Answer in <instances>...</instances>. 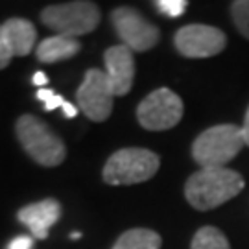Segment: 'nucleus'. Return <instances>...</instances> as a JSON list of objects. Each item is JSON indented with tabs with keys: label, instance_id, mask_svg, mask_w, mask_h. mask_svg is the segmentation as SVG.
I'll return each mask as SVG.
<instances>
[{
	"label": "nucleus",
	"instance_id": "obj_15",
	"mask_svg": "<svg viewBox=\"0 0 249 249\" xmlns=\"http://www.w3.org/2000/svg\"><path fill=\"white\" fill-rule=\"evenodd\" d=\"M190 249H231V246L220 229L207 225V227L197 229L192 238Z\"/></svg>",
	"mask_w": 249,
	"mask_h": 249
},
{
	"label": "nucleus",
	"instance_id": "obj_6",
	"mask_svg": "<svg viewBox=\"0 0 249 249\" xmlns=\"http://www.w3.org/2000/svg\"><path fill=\"white\" fill-rule=\"evenodd\" d=\"M137 118L148 131H166L183 118V102L174 90L160 87L139 104Z\"/></svg>",
	"mask_w": 249,
	"mask_h": 249
},
{
	"label": "nucleus",
	"instance_id": "obj_11",
	"mask_svg": "<svg viewBox=\"0 0 249 249\" xmlns=\"http://www.w3.org/2000/svg\"><path fill=\"white\" fill-rule=\"evenodd\" d=\"M63 209L61 203L53 197L48 199H41L36 203H30L26 207H22L17 213V218L20 223H24L32 236L37 240H46L52 225L57 223V220L61 218Z\"/></svg>",
	"mask_w": 249,
	"mask_h": 249
},
{
	"label": "nucleus",
	"instance_id": "obj_5",
	"mask_svg": "<svg viewBox=\"0 0 249 249\" xmlns=\"http://www.w3.org/2000/svg\"><path fill=\"white\" fill-rule=\"evenodd\" d=\"M41 22L57 36L78 39L96 30L100 24V8L94 2L85 0L52 4L41 11Z\"/></svg>",
	"mask_w": 249,
	"mask_h": 249
},
{
	"label": "nucleus",
	"instance_id": "obj_23",
	"mask_svg": "<svg viewBox=\"0 0 249 249\" xmlns=\"http://www.w3.org/2000/svg\"><path fill=\"white\" fill-rule=\"evenodd\" d=\"M63 109H65V116H67V118H74V116L78 115V109L72 106L71 102H67V104L63 106Z\"/></svg>",
	"mask_w": 249,
	"mask_h": 249
},
{
	"label": "nucleus",
	"instance_id": "obj_14",
	"mask_svg": "<svg viewBox=\"0 0 249 249\" xmlns=\"http://www.w3.org/2000/svg\"><path fill=\"white\" fill-rule=\"evenodd\" d=\"M162 238L151 229L135 227L120 234L111 249H160Z\"/></svg>",
	"mask_w": 249,
	"mask_h": 249
},
{
	"label": "nucleus",
	"instance_id": "obj_10",
	"mask_svg": "<svg viewBox=\"0 0 249 249\" xmlns=\"http://www.w3.org/2000/svg\"><path fill=\"white\" fill-rule=\"evenodd\" d=\"M107 80L113 87L115 96H125L135 80V59L133 52L124 45L107 48L104 53Z\"/></svg>",
	"mask_w": 249,
	"mask_h": 249
},
{
	"label": "nucleus",
	"instance_id": "obj_22",
	"mask_svg": "<svg viewBox=\"0 0 249 249\" xmlns=\"http://www.w3.org/2000/svg\"><path fill=\"white\" fill-rule=\"evenodd\" d=\"M240 127H242V133H244V141L249 146V107L248 111H246V116H244V125H240Z\"/></svg>",
	"mask_w": 249,
	"mask_h": 249
},
{
	"label": "nucleus",
	"instance_id": "obj_20",
	"mask_svg": "<svg viewBox=\"0 0 249 249\" xmlns=\"http://www.w3.org/2000/svg\"><path fill=\"white\" fill-rule=\"evenodd\" d=\"M8 249H34V238H32V236H26V234L15 236V238L8 244Z\"/></svg>",
	"mask_w": 249,
	"mask_h": 249
},
{
	"label": "nucleus",
	"instance_id": "obj_18",
	"mask_svg": "<svg viewBox=\"0 0 249 249\" xmlns=\"http://www.w3.org/2000/svg\"><path fill=\"white\" fill-rule=\"evenodd\" d=\"M36 96H37V100H41V102L45 104L46 111H53V109L63 107L67 104V100L63 98L61 94H55V92L50 89H39Z\"/></svg>",
	"mask_w": 249,
	"mask_h": 249
},
{
	"label": "nucleus",
	"instance_id": "obj_12",
	"mask_svg": "<svg viewBox=\"0 0 249 249\" xmlns=\"http://www.w3.org/2000/svg\"><path fill=\"white\" fill-rule=\"evenodd\" d=\"M2 30H4V36L11 46L13 55L24 57L30 52H34V48H37V30L34 26V22H30L28 18H8L2 24Z\"/></svg>",
	"mask_w": 249,
	"mask_h": 249
},
{
	"label": "nucleus",
	"instance_id": "obj_16",
	"mask_svg": "<svg viewBox=\"0 0 249 249\" xmlns=\"http://www.w3.org/2000/svg\"><path fill=\"white\" fill-rule=\"evenodd\" d=\"M231 15L242 36L249 39V0H236L231 4Z\"/></svg>",
	"mask_w": 249,
	"mask_h": 249
},
{
	"label": "nucleus",
	"instance_id": "obj_4",
	"mask_svg": "<svg viewBox=\"0 0 249 249\" xmlns=\"http://www.w3.org/2000/svg\"><path fill=\"white\" fill-rule=\"evenodd\" d=\"M160 166L157 153L146 148H124L107 159L102 178L111 187L137 185L151 179Z\"/></svg>",
	"mask_w": 249,
	"mask_h": 249
},
{
	"label": "nucleus",
	"instance_id": "obj_8",
	"mask_svg": "<svg viewBox=\"0 0 249 249\" xmlns=\"http://www.w3.org/2000/svg\"><path fill=\"white\" fill-rule=\"evenodd\" d=\"M115 92L107 80L106 71L89 69L76 92V102L80 111L92 122H104L113 111Z\"/></svg>",
	"mask_w": 249,
	"mask_h": 249
},
{
	"label": "nucleus",
	"instance_id": "obj_17",
	"mask_svg": "<svg viewBox=\"0 0 249 249\" xmlns=\"http://www.w3.org/2000/svg\"><path fill=\"white\" fill-rule=\"evenodd\" d=\"M155 6L159 9L162 15H166V17H181L183 13H185V9H187V0H159V2H155Z\"/></svg>",
	"mask_w": 249,
	"mask_h": 249
},
{
	"label": "nucleus",
	"instance_id": "obj_9",
	"mask_svg": "<svg viewBox=\"0 0 249 249\" xmlns=\"http://www.w3.org/2000/svg\"><path fill=\"white\" fill-rule=\"evenodd\" d=\"M174 45L181 55L201 59L223 52L227 45V37L222 30L209 24H188L178 30L174 37Z\"/></svg>",
	"mask_w": 249,
	"mask_h": 249
},
{
	"label": "nucleus",
	"instance_id": "obj_2",
	"mask_svg": "<svg viewBox=\"0 0 249 249\" xmlns=\"http://www.w3.org/2000/svg\"><path fill=\"white\" fill-rule=\"evenodd\" d=\"M246 146L240 125L220 124L205 129L192 144V157L201 168H225Z\"/></svg>",
	"mask_w": 249,
	"mask_h": 249
},
{
	"label": "nucleus",
	"instance_id": "obj_7",
	"mask_svg": "<svg viewBox=\"0 0 249 249\" xmlns=\"http://www.w3.org/2000/svg\"><path fill=\"white\" fill-rule=\"evenodd\" d=\"M111 20L115 26L116 36L120 37L122 45L127 46L131 52H148L159 43L160 32L153 26L141 11L127 6L113 9Z\"/></svg>",
	"mask_w": 249,
	"mask_h": 249
},
{
	"label": "nucleus",
	"instance_id": "obj_24",
	"mask_svg": "<svg viewBox=\"0 0 249 249\" xmlns=\"http://www.w3.org/2000/svg\"><path fill=\"white\" fill-rule=\"evenodd\" d=\"M80 236H81V232H72L71 234V238H74V240H78Z\"/></svg>",
	"mask_w": 249,
	"mask_h": 249
},
{
	"label": "nucleus",
	"instance_id": "obj_21",
	"mask_svg": "<svg viewBox=\"0 0 249 249\" xmlns=\"http://www.w3.org/2000/svg\"><path fill=\"white\" fill-rule=\"evenodd\" d=\"M32 83H36L37 87H45L46 83H48V78H46L45 72H36V74H34V80H32Z\"/></svg>",
	"mask_w": 249,
	"mask_h": 249
},
{
	"label": "nucleus",
	"instance_id": "obj_1",
	"mask_svg": "<svg viewBox=\"0 0 249 249\" xmlns=\"http://www.w3.org/2000/svg\"><path fill=\"white\" fill-rule=\"evenodd\" d=\"M244 187V178L234 170L201 168L188 178L185 197L197 211H211L238 196Z\"/></svg>",
	"mask_w": 249,
	"mask_h": 249
},
{
	"label": "nucleus",
	"instance_id": "obj_13",
	"mask_svg": "<svg viewBox=\"0 0 249 249\" xmlns=\"http://www.w3.org/2000/svg\"><path fill=\"white\" fill-rule=\"evenodd\" d=\"M81 50V43L74 37L57 36L43 39L36 48V57L41 63H57L71 59Z\"/></svg>",
	"mask_w": 249,
	"mask_h": 249
},
{
	"label": "nucleus",
	"instance_id": "obj_3",
	"mask_svg": "<svg viewBox=\"0 0 249 249\" xmlns=\"http://www.w3.org/2000/svg\"><path fill=\"white\" fill-rule=\"evenodd\" d=\"M15 133L22 150L41 166H59L67 157V146L61 141V137L53 133L48 124L39 120L37 116H18Z\"/></svg>",
	"mask_w": 249,
	"mask_h": 249
},
{
	"label": "nucleus",
	"instance_id": "obj_19",
	"mask_svg": "<svg viewBox=\"0 0 249 249\" xmlns=\"http://www.w3.org/2000/svg\"><path fill=\"white\" fill-rule=\"evenodd\" d=\"M13 57L15 55L11 52V46H9L8 39L4 36V30H2V24H0V71L6 69Z\"/></svg>",
	"mask_w": 249,
	"mask_h": 249
}]
</instances>
